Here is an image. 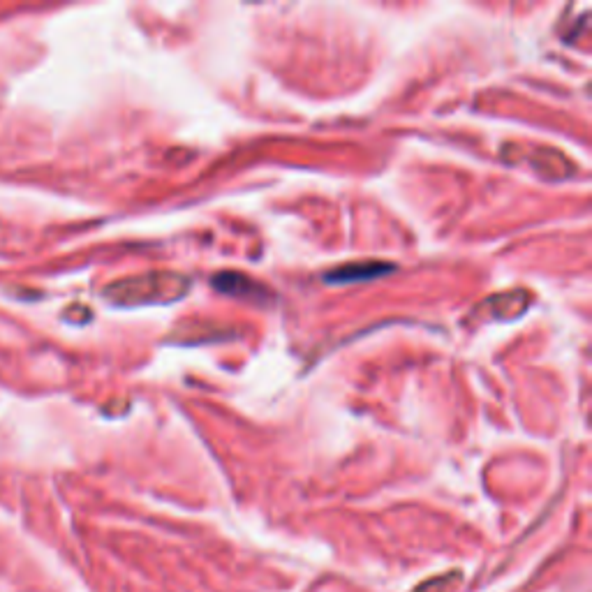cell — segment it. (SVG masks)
<instances>
[{
    "instance_id": "obj_1",
    "label": "cell",
    "mask_w": 592,
    "mask_h": 592,
    "mask_svg": "<svg viewBox=\"0 0 592 592\" xmlns=\"http://www.w3.org/2000/svg\"><path fill=\"white\" fill-rule=\"evenodd\" d=\"M192 280L188 276L172 271H153L146 276L125 278L109 285L105 299L121 308L139 306H167V303L181 301L190 292Z\"/></svg>"
},
{
    "instance_id": "obj_2",
    "label": "cell",
    "mask_w": 592,
    "mask_h": 592,
    "mask_svg": "<svg viewBox=\"0 0 592 592\" xmlns=\"http://www.w3.org/2000/svg\"><path fill=\"white\" fill-rule=\"evenodd\" d=\"M213 290L220 294L234 296V299H243L255 303V306H266V303L273 301V294L266 290L262 283H255L253 278L246 276V273L236 271H222L211 278Z\"/></svg>"
},
{
    "instance_id": "obj_3",
    "label": "cell",
    "mask_w": 592,
    "mask_h": 592,
    "mask_svg": "<svg viewBox=\"0 0 592 592\" xmlns=\"http://www.w3.org/2000/svg\"><path fill=\"white\" fill-rule=\"evenodd\" d=\"M394 271V266L387 262H352L343 264L338 269L324 273V283L329 285H352L366 283V280H377Z\"/></svg>"
},
{
    "instance_id": "obj_4",
    "label": "cell",
    "mask_w": 592,
    "mask_h": 592,
    "mask_svg": "<svg viewBox=\"0 0 592 592\" xmlns=\"http://www.w3.org/2000/svg\"><path fill=\"white\" fill-rule=\"evenodd\" d=\"M530 162L549 181H565L574 172L572 162L560 151H551V148H537V153L530 155Z\"/></svg>"
},
{
    "instance_id": "obj_5",
    "label": "cell",
    "mask_w": 592,
    "mask_h": 592,
    "mask_svg": "<svg viewBox=\"0 0 592 592\" xmlns=\"http://www.w3.org/2000/svg\"><path fill=\"white\" fill-rule=\"evenodd\" d=\"M530 306V296L528 292H509V294H498L493 296L491 301L484 303V308H493L491 315L493 320H516L525 313Z\"/></svg>"
},
{
    "instance_id": "obj_6",
    "label": "cell",
    "mask_w": 592,
    "mask_h": 592,
    "mask_svg": "<svg viewBox=\"0 0 592 592\" xmlns=\"http://www.w3.org/2000/svg\"><path fill=\"white\" fill-rule=\"evenodd\" d=\"M227 331H234V329H227V327H213L209 322H202V324H183L181 331H174V333H197V338L192 340L190 345H199V343H211V340H225L229 336H225Z\"/></svg>"
}]
</instances>
